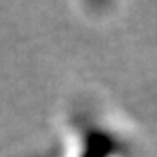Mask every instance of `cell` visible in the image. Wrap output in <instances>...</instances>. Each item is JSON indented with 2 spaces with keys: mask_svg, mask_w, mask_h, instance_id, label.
I'll return each instance as SVG.
<instances>
[{
  "mask_svg": "<svg viewBox=\"0 0 157 157\" xmlns=\"http://www.w3.org/2000/svg\"><path fill=\"white\" fill-rule=\"evenodd\" d=\"M48 157H147V140L114 97L85 85L63 100Z\"/></svg>",
  "mask_w": 157,
  "mask_h": 157,
  "instance_id": "cell-1",
  "label": "cell"
}]
</instances>
